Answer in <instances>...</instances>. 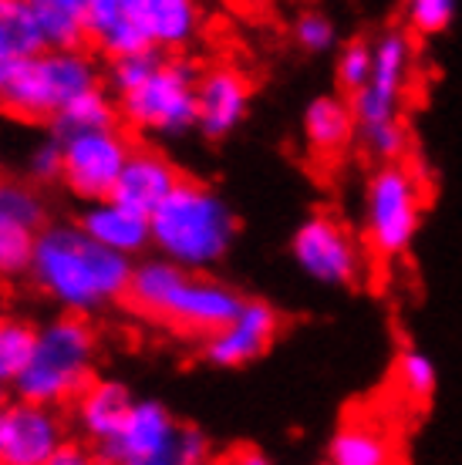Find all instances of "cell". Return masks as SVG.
I'll return each instance as SVG.
<instances>
[{"instance_id": "obj_1", "label": "cell", "mask_w": 462, "mask_h": 465, "mask_svg": "<svg viewBox=\"0 0 462 465\" xmlns=\"http://www.w3.org/2000/svg\"><path fill=\"white\" fill-rule=\"evenodd\" d=\"M27 270L47 301L58 303L65 314L85 317L116 303L118 297H128L136 267L128 263V256L95 243L81 226L58 223L35 236Z\"/></svg>"}, {"instance_id": "obj_2", "label": "cell", "mask_w": 462, "mask_h": 465, "mask_svg": "<svg viewBox=\"0 0 462 465\" xmlns=\"http://www.w3.org/2000/svg\"><path fill=\"white\" fill-rule=\"evenodd\" d=\"M128 301L136 311L159 317L162 324H173L189 334H216L233 317L240 314V293L226 283L199 277L169 260H146L132 270Z\"/></svg>"}, {"instance_id": "obj_3", "label": "cell", "mask_w": 462, "mask_h": 465, "mask_svg": "<svg viewBox=\"0 0 462 465\" xmlns=\"http://www.w3.org/2000/svg\"><path fill=\"white\" fill-rule=\"evenodd\" d=\"M416 74V45L408 27L385 31L375 41V71L358 94H351V112L365 149L385 163H402L408 152V132L402 122L405 92Z\"/></svg>"}, {"instance_id": "obj_4", "label": "cell", "mask_w": 462, "mask_h": 465, "mask_svg": "<svg viewBox=\"0 0 462 465\" xmlns=\"http://www.w3.org/2000/svg\"><path fill=\"white\" fill-rule=\"evenodd\" d=\"M152 246L183 270H203L220 263L236 236L233 210L203 183L183 179L173 196L149 216Z\"/></svg>"}, {"instance_id": "obj_5", "label": "cell", "mask_w": 462, "mask_h": 465, "mask_svg": "<svg viewBox=\"0 0 462 465\" xmlns=\"http://www.w3.org/2000/svg\"><path fill=\"white\" fill-rule=\"evenodd\" d=\"M95 354H98V341L88 321L75 314L47 321L45 327H37L31 364L14 391L24 401H37L47 408L78 401L81 391L92 384Z\"/></svg>"}, {"instance_id": "obj_6", "label": "cell", "mask_w": 462, "mask_h": 465, "mask_svg": "<svg viewBox=\"0 0 462 465\" xmlns=\"http://www.w3.org/2000/svg\"><path fill=\"white\" fill-rule=\"evenodd\" d=\"M98 84L95 61L78 47H45L41 54L17 61L4 82L0 108L17 118L37 122V118H55L65 108Z\"/></svg>"}, {"instance_id": "obj_7", "label": "cell", "mask_w": 462, "mask_h": 465, "mask_svg": "<svg viewBox=\"0 0 462 465\" xmlns=\"http://www.w3.org/2000/svg\"><path fill=\"white\" fill-rule=\"evenodd\" d=\"M98 459L105 465H209V442L159 401H136L116 439L98 445Z\"/></svg>"}, {"instance_id": "obj_8", "label": "cell", "mask_w": 462, "mask_h": 465, "mask_svg": "<svg viewBox=\"0 0 462 465\" xmlns=\"http://www.w3.org/2000/svg\"><path fill=\"white\" fill-rule=\"evenodd\" d=\"M422 226V183L405 163H385L365 189V243L382 260L412 250Z\"/></svg>"}, {"instance_id": "obj_9", "label": "cell", "mask_w": 462, "mask_h": 465, "mask_svg": "<svg viewBox=\"0 0 462 465\" xmlns=\"http://www.w3.org/2000/svg\"><path fill=\"white\" fill-rule=\"evenodd\" d=\"M196 84L199 74L186 61H159L146 82L118 94L122 118L152 135H186L196 125Z\"/></svg>"}, {"instance_id": "obj_10", "label": "cell", "mask_w": 462, "mask_h": 465, "mask_svg": "<svg viewBox=\"0 0 462 465\" xmlns=\"http://www.w3.org/2000/svg\"><path fill=\"white\" fill-rule=\"evenodd\" d=\"M61 142V179L75 196L98 203L112 199L118 186V175L126 169L132 145L116 125L88 128V132H65Z\"/></svg>"}, {"instance_id": "obj_11", "label": "cell", "mask_w": 462, "mask_h": 465, "mask_svg": "<svg viewBox=\"0 0 462 465\" xmlns=\"http://www.w3.org/2000/svg\"><path fill=\"white\" fill-rule=\"evenodd\" d=\"M294 260L307 277L327 287H351L365 270L358 243L335 216H311L294 232Z\"/></svg>"}, {"instance_id": "obj_12", "label": "cell", "mask_w": 462, "mask_h": 465, "mask_svg": "<svg viewBox=\"0 0 462 465\" xmlns=\"http://www.w3.org/2000/svg\"><path fill=\"white\" fill-rule=\"evenodd\" d=\"M65 439V421L58 408L37 401L0 405V462L4 465H47Z\"/></svg>"}, {"instance_id": "obj_13", "label": "cell", "mask_w": 462, "mask_h": 465, "mask_svg": "<svg viewBox=\"0 0 462 465\" xmlns=\"http://www.w3.org/2000/svg\"><path fill=\"white\" fill-rule=\"evenodd\" d=\"M277 327L280 317L270 303L243 301L240 314L206 338L203 354L216 368H243V364L256 361L260 354H266V348L277 338Z\"/></svg>"}, {"instance_id": "obj_14", "label": "cell", "mask_w": 462, "mask_h": 465, "mask_svg": "<svg viewBox=\"0 0 462 465\" xmlns=\"http://www.w3.org/2000/svg\"><path fill=\"white\" fill-rule=\"evenodd\" d=\"M250 84L236 68H213L199 74L196 84V125L206 139H226L246 118Z\"/></svg>"}, {"instance_id": "obj_15", "label": "cell", "mask_w": 462, "mask_h": 465, "mask_svg": "<svg viewBox=\"0 0 462 465\" xmlns=\"http://www.w3.org/2000/svg\"><path fill=\"white\" fill-rule=\"evenodd\" d=\"M183 179L166 155H159L156 149H132L112 199L128 206V210L142 213V216H152L166 199L173 196V189Z\"/></svg>"}, {"instance_id": "obj_16", "label": "cell", "mask_w": 462, "mask_h": 465, "mask_svg": "<svg viewBox=\"0 0 462 465\" xmlns=\"http://www.w3.org/2000/svg\"><path fill=\"white\" fill-rule=\"evenodd\" d=\"M81 230L92 236L95 243H102L105 250L122 256H132L146 250L152 243V226L149 216L128 210L116 199H98V203H88L85 213H81Z\"/></svg>"}, {"instance_id": "obj_17", "label": "cell", "mask_w": 462, "mask_h": 465, "mask_svg": "<svg viewBox=\"0 0 462 465\" xmlns=\"http://www.w3.org/2000/svg\"><path fill=\"white\" fill-rule=\"evenodd\" d=\"M85 31L112 58L152 51L139 24V0H88Z\"/></svg>"}, {"instance_id": "obj_18", "label": "cell", "mask_w": 462, "mask_h": 465, "mask_svg": "<svg viewBox=\"0 0 462 465\" xmlns=\"http://www.w3.org/2000/svg\"><path fill=\"white\" fill-rule=\"evenodd\" d=\"M132 395L126 384L118 381H92L75 401V421L85 439H92L95 445H105L108 439H116L118 429L126 425L132 415Z\"/></svg>"}, {"instance_id": "obj_19", "label": "cell", "mask_w": 462, "mask_h": 465, "mask_svg": "<svg viewBox=\"0 0 462 465\" xmlns=\"http://www.w3.org/2000/svg\"><path fill=\"white\" fill-rule=\"evenodd\" d=\"M139 24L152 51H179L199 35V0H139Z\"/></svg>"}, {"instance_id": "obj_20", "label": "cell", "mask_w": 462, "mask_h": 465, "mask_svg": "<svg viewBox=\"0 0 462 465\" xmlns=\"http://www.w3.org/2000/svg\"><path fill=\"white\" fill-rule=\"evenodd\" d=\"M355 135H358L355 112H351V102H345V98L324 94V98H314L304 112V139H307L317 159L341 155Z\"/></svg>"}, {"instance_id": "obj_21", "label": "cell", "mask_w": 462, "mask_h": 465, "mask_svg": "<svg viewBox=\"0 0 462 465\" xmlns=\"http://www.w3.org/2000/svg\"><path fill=\"white\" fill-rule=\"evenodd\" d=\"M45 47V35L27 0H0V92L17 61L41 54Z\"/></svg>"}, {"instance_id": "obj_22", "label": "cell", "mask_w": 462, "mask_h": 465, "mask_svg": "<svg viewBox=\"0 0 462 465\" xmlns=\"http://www.w3.org/2000/svg\"><path fill=\"white\" fill-rule=\"evenodd\" d=\"M47 47H78L88 31V0H27Z\"/></svg>"}, {"instance_id": "obj_23", "label": "cell", "mask_w": 462, "mask_h": 465, "mask_svg": "<svg viewBox=\"0 0 462 465\" xmlns=\"http://www.w3.org/2000/svg\"><path fill=\"white\" fill-rule=\"evenodd\" d=\"M331 465H395V452L385 431L347 421L331 439Z\"/></svg>"}, {"instance_id": "obj_24", "label": "cell", "mask_w": 462, "mask_h": 465, "mask_svg": "<svg viewBox=\"0 0 462 465\" xmlns=\"http://www.w3.org/2000/svg\"><path fill=\"white\" fill-rule=\"evenodd\" d=\"M37 331L17 317H0V388H17L31 364Z\"/></svg>"}, {"instance_id": "obj_25", "label": "cell", "mask_w": 462, "mask_h": 465, "mask_svg": "<svg viewBox=\"0 0 462 465\" xmlns=\"http://www.w3.org/2000/svg\"><path fill=\"white\" fill-rule=\"evenodd\" d=\"M41 223H45V206L35 189L14 179H0V226L24 236H37Z\"/></svg>"}, {"instance_id": "obj_26", "label": "cell", "mask_w": 462, "mask_h": 465, "mask_svg": "<svg viewBox=\"0 0 462 465\" xmlns=\"http://www.w3.org/2000/svg\"><path fill=\"white\" fill-rule=\"evenodd\" d=\"M395 381H398V391H402L408 401L428 405L432 395H436L439 378H436L432 358H426V354L416 348H402L398 351V361H395Z\"/></svg>"}, {"instance_id": "obj_27", "label": "cell", "mask_w": 462, "mask_h": 465, "mask_svg": "<svg viewBox=\"0 0 462 465\" xmlns=\"http://www.w3.org/2000/svg\"><path fill=\"white\" fill-rule=\"evenodd\" d=\"M116 125V105L102 88H92L81 98H75L58 118H55V132H88V128H108Z\"/></svg>"}, {"instance_id": "obj_28", "label": "cell", "mask_w": 462, "mask_h": 465, "mask_svg": "<svg viewBox=\"0 0 462 465\" xmlns=\"http://www.w3.org/2000/svg\"><path fill=\"white\" fill-rule=\"evenodd\" d=\"M371 71H375V45L371 41L358 37V41L345 45V51L337 54V84L347 98L358 94L371 82Z\"/></svg>"}, {"instance_id": "obj_29", "label": "cell", "mask_w": 462, "mask_h": 465, "mask_svg": "<svg viewBox=\"0 0 462 465\" xmlns=\"http://www.w3.org/2000/svg\"><path fill=\"white\" fill-rule=\"evenodd\" d=\"M456 0H405V27L418 37H436L452 24Z\"/></svg>"}, {"instance_id": "obj_30", "label": "cell", "mask_w": 462, "mask_h": 465, "mask_svg": "<svg viewBox=\"0 0 462 465\" xmlns=\"http://www.w3.org/2000/svg\"><path fill=\"white\" fill-rule=\"evenodd\" d=\"M159 54L156 51H139V54H126V58H116L112 61V88L118 94L132 92L136 84H142L149 78L156 64H159Z\"/></svg>"}, {"instance_id": "obj_31", "label": "cell", "mask_w": 462, "mask_h": 465, "mask_svg": "<svg viewBox=\"0 0 462 465\" xmlns=\"http://www.w3.org/2000/svg\"><path fill=\"white\" fill-rule=\"evenodd\" d=\"M294 41H297L304 51H311V54L331 51V45H335V24L327 21L324 14L307 11L297 17V24H294Z\"/></svg>"}, {"instance_id": "obj_32", "label": "cell", "mask_w": 462, "mask_h": 465, "mask_svg": "<svg viewBox=\"0 0 462 465\" xmlns=\"http://www.w3.org/2000/svg\"><path fill=\"white\" fill-rule=\"evenodd\" d=\"M31 253H35V236L14 232L0 226V273H21L31 267Z\"/></svg>"}, {"instance_id": "obj_33", "label": "cell", "mask_w": 462, "mask_h": 465, "mask_svg": "<svg viewBox=\"0 0 462 465\" xmlns=\"http://www.w3.org/2000/svg\"><path fill=\"white\" fill-rule=\"evenodd\" d=\"M61 165H65V159H61L58 135L35 145V149H31V159H27V169H31L35 179H61Z\"/></svg>"}, {"instance_id": "obj_34", "label": "cell", "mask_w": 462, "mask_h": 465, "mask_svg": "<svg viewBox=\"0 0 462 465\" xmlns=\"http://www.w3.org/2000/svg\"><path fill=\"white\" fill-rule=\"evenodd\" d=\"M47 465H105V462L98 459V452H92V449H88V445L65 442L58 452L51 455V462H47Z\"/></svg>"}, {"instance_id": "obj_35", "label": "cell", "mask_w": 462, "mask_h": 465, "mask_svg": "<svg viewBox=\"0 0 462 465\" xmlns=\"http://www.w3.org/2000/svg\"><path fill=\"white\" fill-rule=\"evenodd\" d=\"M223 465H270L264 452H256V449H236L223 459Z\"/></svg>"}, {"instance_id": "obj_36", "label": "cell", "mask_w": 462, "mask_h": 465, "mask_svg": "<svg viewBox=\"0 0 462 465\" xmlns=\"http://www.w3.org/2000/svg\"><path fill=\"white\" fill-rule=\"evenodd\" d=\"M209 465H213V462H209ZM220 465H223V462H220Z\"/></svg>"}, {"instance_id": "obj_37", "label": "cell", "mask_w": 462, "mask_h": 465, "mask_svg": "<svg viewBox=\"0 0 462 465\" xmlns=\"http://www.w3.org/2000/svg\"><path fill=\"white\" fill-rule=\"evenodd\" d=\"M0 465H4V462H0Z\"/></svg>"}, {"instance_id": "obj_38", "label": "cell", "mask_w": 462, "mask_h": 465, "mask_svg": "<svg viewBox=\"0 0 462 465\" xmlns=\"http://www.w3.org/2000/svg\"><path fill=\"white\" fill-rule=\"evenodd\" d=\"M327 465H331V462H327Z\"/></svg>"}]
</instances>
